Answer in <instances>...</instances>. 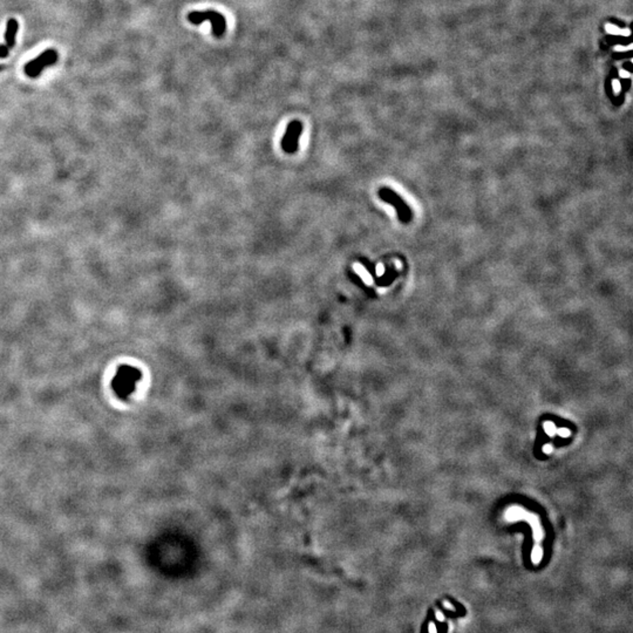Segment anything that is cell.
I'll return each instance as SVG.
<instances>
[{
    "mask_svg": "<svg viewBox=\"0 0 633 633\" xmlns=\"http://www.w3.org/2000/svg\"><path fill=\"white\" fill-rule=\"evenodd\" d=\"M188 20L193 25H201L202 23L209 22L211 24L213 34L216 38H221L227 30V20L224 16L215 10H205V11H194L188 15Z\"/></svg>",
    "mask_w": 633,
    "mask_h": 633,
    "instance_id": "obj_1",
    "label": "cell"
},
{
    "mask_svg": "<svg viewBox=\"0 0 633 633\" xmlns=\"http://www.w3.org/2000/svg\"><path fill=\"white\" fill-rule=\"evenodd\" d=\"M138 378H140V373L137 370L130 366H122L114 379L113 387L120 396H127L133 391Z\"/></svg>",
    "mask_w": 633,
    "mask_h": 633,
    "instance_id": "obj_2",
    "label": "cell"
},
{
    "mask_svg": "<svg viewBox=\"0 0 633 633\" xmlns=\"http://www.w3.org/2000/svg\"><path fill=\"white\" fill-rule=\"evenodd\" d=\"M58 61V53L55 50H47L38 55L36 59L25 65V73L30 78H38L40 73L48 66L54 65Z\"/></svg>",
    "mask_w": 633,
    "mask_h": 633,
    "instance_id": "obj_3",
    "label": "cell"
},
{
    "mask_svg": "<svg viewBox=\"0 0 633 633\" xmlns=\"http://www.w3.org/2000/svg\"><path fill=\"white\" fill-rule=\"evenodd\" d=\"M302 133V124L299 120H293L288 123L281 138V148L286 154H294L299 148V138Z\"/></svg>",
    "mask_w": 633,
    "mask_h": 633,
    "instance_id": "obj_4",
    "label": "cell"
},
{
    "mask_svg": "<svg viewBox=\"0 0 633 633\" xmlns=\"http://www.w3.org/2000/svg\"><path fill=\"white\" fill-rule=\"evenodd\" d=\"M19 30V24L17 19H10L6 24V32H5V41L6 46L12 48L16 46V38Z\"/></svg>",
    "mask_w": 633,
    "mask_h": 633,
    "instance_id": "obj_5",
    "label": "cell"
},
{
    "mask_svg": "<svg viewBox=\"0 0 633 633\" xmlns=\"http://www.w3.org/2000/svg\"><path fill=\"white\" fill-rule=\"evenodd\" d=\"M10 48L6 45H0V58H6L9 55Z\"/></svg>",
    "mask_w": 633,
    "mask_h": 633,
    "instance_id": "obj_6",
    "label": "cell"
},
{
    "mask_svg": "<svg viewBox=\"0 0 633 633\" xmlns=\"http://www.w3.org/2000/svg\"><path fill=\"white\" fill-rule=\"evenodd\" d=\"M0 71H3V66H0Z\"/></svg>",
    "mask_w": 633,
    "mask_h": 633,
    "instance_id": "obj_7",
    "label": "cell"
}]
</instances>
